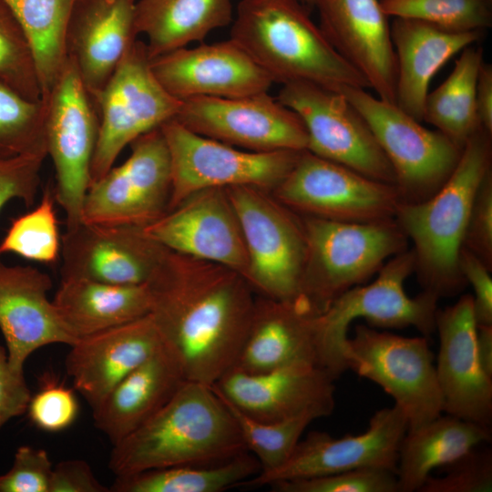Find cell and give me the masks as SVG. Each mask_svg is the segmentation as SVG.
<instances>
[{
    "instance_id": "1",
    "label": "cell",
    "mask_w": 492,
    "mask_h": 492,
    "mask_svg": "<svg viewBox=\"0 0 492 492\" xmlns=\"http://www.w3.org/2000/svg\"><path fill=\"white\" fill-rule=\"evenodd\" d=\"M147 284L162 343L188 381L212 386L235 364L256 292L227 266L169 250Z\"/></svg>"
},
{
    "instance_id": "2",
    "label": "cell",
    "mask_w": 492,
    "mask_h": 492,
    "mask_svg": "<svg viewBox=\"0 0 492 492\" xmlns=\"http://www.w3.org/2000/svg\"><path fill=\"white\" fill-rule=\"evenodd\" d=\"M118 476L189 465H214L246 452L236 422L212 386L186 381L131 434L112 445Z\"/></svg>"
},
{
    "instance_id": "3",
    "label": "cell",
    "mask_w": 492,
    "mask_h": 492,
    "mask_svg": "<svg viewBox=\"0 0 492 492\" xmlns=\"http://www.w3.org/2000/svg\"><path fill=\"white\" fill-rule=\"evenodd\" d=\"M491 136L480 128L435 194L423 201H401L396 210L395 220L413 243L414 272L423 289L439 299L456 295L466 284L459 254L477 190L492 169Z\"/></svg>"
},
{
    "instance_id": "4",
    "label": "cell",
    "mask_w": 492,
    "mask_h": 492,
    "mask_svg": "<svg viewBox=\"0 0 492 492\" xmlns=\"http://www.w3.org/2000/svg\"><path fill=\"white\" fill-rule=\"evenodd\" d=\"M231 38L273 83L306 82L335 91L343 87L370 88L299 0H241Z\"/></svg>"
},
{
    "instance_id": "5",
    "label": "cell",
    "mask_w": 492,
    "mask_h": 492,
    "mask_svg": "<svg viewBox=\"0 0 492 492\" xmlns=\"http://www.w3.org/2000/svg\"><path fill=\"white\" fill-rule=\"evenodd\" d=\"M301 217L306 257L300 299L317 314L407 250L408 239L395 219L343 222Z\"/></svg>"
},
{
    "instance_id": "6",
    "label": "cell",
    "mask_w": 492,
    "mask_h": 492,
    "mask_svg": "<svg viewBox=\"0 0 492 492\" xmlns=\"http://www.w3.org/2000/svg\"><path fill=\"white\" fill-rule=\"evenodd\" d=\"M415 271V258L405 250L390 258L368 284L357 285L336 298L316 315L320 366L336 379L347 370L344 352L351 323L364 319L382 329L414 327L427 337L436 331L439 298L421 292L405 293V282Z\"/></svg>"
},
{
    "instance_id": "7",
    "label": "cell",
    "mask_w": 492,
    "mask_h": 492,
    "mask_svg": "<svg viewBox=\"0 0 492 492\" xmlns=\"http://www.w3.org/2000/svg\"><path fill=\"white\" fill-rule=\"evenodd\" d=\"M226 190L244 239L247 282L259 295L298 300L306 257L302 217L270 191L248 186Z\"/></svg>"
},
{
    "instance_id": "8",
    "label": "cell",
    "mask_w": 492,
    "mask_h": 492,
    "mask_svg": "<svg viewBox=\"0 0 492 492\" xmlns=\"http://www.w3.org/2000/svg\"><path fill=\"white\" fill-rule=\"evenodd\" d=\"M93 102L99 126L90 184L114 166L133 140L175 118L181 105L156 78L146 44L138 38Z\"/></svg>"
},
{
    "instance_id": "9",
    "label": "cell",
    "mask_w": 492,
    "mask_h": 492,
    "mask_svg": "<svg viewBox=\"0 0 492 492\" xmlns=\"http://www.w3.org/2000/svg\"><path fill=\"white\" fill-rule=\"evenodd\" d=\"M344 359L347 370L375 383L392 396L406 416L407 432L443 413L427 337H405L358 324L353 337L347 338Z\"/></svg>"
},
{
    "instance_id": "10",
    "label": "cell",
    "mask_w": 492,
    "mask_h": 492,
    "mask_svg": "<svg viewBox=\"0 0 492 492\" xmlns=\"http://www.w3.org/2000/svg\"><path fill=\"white\" fill-rule=\"evenodd\" d=\"M160 129L171 165L169 210L204 189L248 186L272 192L291 171L302 152L242 149L199 135L174 118L165 122Z\"/></svg>"
},
{
    "instance_id": "11",
    "label": "cell",
    "mask_w": 492,
    "mask_h": 492,
    "mask_svg": "<svg viewBox=\"0 0 492 492\" xmlns=\"http://www.w3.org/2000/svg\"><path fill=\"white\" fill-rule=\"evenodd\" d=\"M365 88L343 93L363 116L392 165L402 200L423 201L435 194L455 169L462 149L438 130H430L396 105L374 97Z\"/></svg>"
},
{
    "instance_id": "12",
    "label": "cell",
    "mask_w": 492,
    "mask_h": 492,
    "mask_svg": "<svg viewBox=\"0 0 492 492\" xmlns=\"http://www.w3.org/2000/svg\"><path fill=\"white\" fill-rule=\"evenodd\" d=\"M272 194L300 216L343 222L395 219L403 201L396 185L373 179L308 150L300 153Z\"/></svg>"
},
{
    "instance_id": "13",
    "label": "cell",
    "mask_w": 492,
    "mask_h": 492,
    "mask_svg": "<svg viewBox=\"0 0 492 492\" xmlns=\"http://www.w3.org/2000/svg\"><path fill=\"white\" fill-rule=\"evenodd\" d=\"M46 102L45 133L52 159L56 203L67 216V228L81 221L90 168L98 136V114L71 59L67 62Z\"/></svg>"
},
{
    "instance_id": "14",
    "label": "cell",
    "mask_w": 492,
    "mask_h": 492,
    "mask_svg": "<svg viewBox=\"0 0 492 492\" xmlns=\"http://www.w3.org/2000/svg\"><path fill=\"white\" fill-rule=\"evenodd\" d=\"M128 158L91 183L81 221L146 227L169 210L171 165L160 128L133 140Z\"/></svg>"
},
{
    "instance_id": "15",
    "label": "cell",
    "mask_w": 492,
    "mask_h": 492,
    "mask_svg": "<svg viewBox=\"0 0 492 492\" xmlns=\"http://www.w3.org/2000/svg\"><path fill=\"white\" fill-rule=\"evenodd\" d=\"M278 100L302 121L307 149L368 178L395 184V175L369 125L340 91L306 82L282 85Z\"/></svg>"
},
{
    "instance_id": "16",
    "label": "cell",
    "mask_w": 492,
    "mask_h": 492,
    "mask_svg": "<svg viewBox=\"0 0 492 492\" xmlns=\"http://www.w3.org/2000/svg\"><path fill=\"white\" fill-rule=\"evenodd\" d=\"M174 119L199 135L246 150L307 149L299 116L268 92L190 98L181 101Z\"/></svg>"
},
{
    "instance_id": "17",
    "label": "cell",
    "mask_w": 492,
    "mask_h": 492,
    "mask_svg": "<svg viewBox=\"0 0 492 492\" xmlns=\"http://www.w3.org/2000/svg\"><path fill=\"white\" fill-rule=\"evenodd\" d=\"M408 430L405 413L396 405L376 411L362 434L333 437L313 431L300 440L279 467L259 472L240 487H253L334 474L357 468H383L396 474L398 450Z\"/></svg>"
},
{
    "instance_id": "18",
    "label": "cell",
    "mask_w": 492,
    "mask_h": 492,
    "mask_svg": "<svg viewBox=\"0 0 492 492\" xmlns=\"http://www.w3.org/2000/svg\"><path fill=\"white\" fill-rule=\"evenodd\" d=\"M167 251L142 227L80 221L61 238V280L144 284Z\"/></svg>"
},
{
    "instance_id": "19",
    "label": "cell",
    "mask_w": 492,
    "mask_h": 492,
    "mask_svg": "<svg viewBox=\"0 0 492 492\" xmlns=\"http://www.w3.org/2000/svg\"><path fill=\"white\" fill-rule=\"evenodd\" d=\"M143 229L169 251L227 266L246 279L248 255L226 189L195 191Z\"/></svg>"
},
{
    "instance_id": "20",
    "label": "cell",
    "mask_w": 492,
    "mask_h": 492,
    "mask_svg": "<svg viewBox=\"0 0 492 492\" xmlns=\"http://www.w3.org/2000/svg\"><path fill=\"white\" fill-rule=\"evenodd\" d=\"M336 378L311 364H297L247 374L230 369L212 388L248 416L261 422H277L314 413L330 415L335 406Z\"/></svg>"
},
{
    "instance_id": "21",
    "label": "cell",
    "mask_w": 492,
    "mask_h": 492,
    "mask_svg": "<svg viewBox=\"0 0 492 492\" xmlns=\"http://www.w3.org/2000/svg\"><path fill=\"white\" fill-rule=\"evenodd\" d=\"M165 90L184 101L194 97H236L268 92V74L231 38L181 47L150 59Z\"/></svg>"
},
{
    "instance_id": "22",
    "label": "cell",
    "mask_w": 492,
    "mask_h": 492,
    "mask_svg": "<svg viewBox=\"0 0 492 492\" xmlns=\"http://www.w3.org/2000/svg\"><path fill=\"white\" fill-rule=\"evenodd\" d=\"M439 352L436 365L443 412L486 427L492 422V378L477 352V323L471 294L436 313Z\"/></svg>"
},
{
    "instance_id": "23",
    "label": "cell",
    "mask_w": 492,
    "mask_h": 492,
    "mask_svg": "<svg viewBox=\"0 0 492 492\" xmlns=\"http://www.w3.org/2000/svg\"><path fill=\"white\" fill-rule=\"evenodd\" d=\"M320 27L378 97L396 104V59L380 0H320Z\"/></svg>"
},
{
    "instance_id": "24",
    "label": "cell",
    "mask_w": 492,
    "mask_h": 492,
    "mask_svg": "<svg viewBox=\"0 0 492 492\" xmlns=\"http://www.w3.org/2000/svg\"><path fill=\"white\" fill-rule=\"evenodd\" d=\"M52 280L31 266L8 265L0 257V330L8 363L24 373L28 357L53 343L73 344L77 340L60 319L47 292Z\"/></svg>"
},
{
    "instance_id": "25",
    "label": "cell",
    "mask_w": 492,
    "mask_h": 492,
    "mask_svg": "<svg viewBox=\"0 0 492 492\" xmlns=\"http://www.w3.org/2000/svg\"><path fill=\"white\" fill-rule=\"evenodd\" d=\"M162 345L150 314L77 339L65 366L74 388L93 411L132 370Z\"/></svg>"
},
{
    "instance_id": "26",
    "label": "cell",
    "mask_w": 492,
    "mask_h": 492,
    "mask_svg": "<svg viewBox=\"0 0 492 492\" xmlns=\"http://www.w3.org/2000/svg\"><path fill=\"white\" fill-rule=\"evenodd\" d=\"M316 315L301 299L280 301L257 296L232 368L260 374L297 364L321 367Z\"/></svg>"
},
{
    "instance_id": "27",
    "label": "cell",
    "mask_w": 492,
    "mask_h": 492,
    "mask_svg": "<svg viewBox=\"0 0 492 492\" xmlns=\"http://www.w3.org/2000/svg\"><path fill=\"white\" fill-rule=\"evenodd\" d=\"M137 0H75L67 29V55L94 100L138 38Z\"/></svg>"
},
{
    "instance_id": "28",
    "label": "cell",
    "mask_w": 492,
    "mask_h": 492,
    "mask_svg": "<svg viewBox=\"0 0 492 492\" xmlns=\"http://www.w3.org/2000/svg\"><path fill=\"white\" fill-rule=\"evenodd\" d=\"M396 59V106L423 120L425 97L435 74L456 54L472 46L484 31L454 32L409 18L390 26Z\"/></svg>"
},
{
    "instance_id": "29",
    "label": "cell",
    "mask_w": 492,
    "mask_h": 492,
    "mask_svg": "<svg viewBox=\"0 0 492 492\" xmlns=\"http://www.w3.org/2000/svg\"><path fill=\"white\" fill-rule=\"evenodd\" d=\"M188 381L162 345L126 375L92 411L96 427L114 445L159 411Z\"/></svg>"
},
{
    "instance_id": "30",
    "label": "cell",
    "mask_w": 492,
    "mask_h": 492,
    "mask_svg": "<svg viewBox=\"0 0 492 492\" xmlns=\"http://www.w3.org/2000/svg\"><path fill=\"white\" fill-rule=\"evenodd\" d=\"M52 302L76 340L142 318L151 309L147 283L118 285L84 279L61 280Z\"/></svg>"
},
{
    "instance_id": "31",
    "label": "cell",
    "mask_w": 492,
    "mask_h": 492,
    "mask_svg": "<svg viewBox=\"0 0 492 492\" xmlns=\"http://www.w3.org/2000/svg\"><path fill=\"white\" fill-rule=\"evenodd\" d=\"M233 17L231 0H137L135 29L151 59L202 41Z\"/></svg>"
},
{
    "instance_id": "32",
    "label": "cell",
    "mask_w": 492,
    "mask_h": 492,
    "mask_svg": "<svg viewBox=\"0 0 492 492\" xmlns=\"http://www.w3.org/2000/svg\"><path fill=\"white\" fill-rule=\"evenodd\" d=\"M491 428L447 415L406 432L398 450V492L418 491L434 469L489 443Z\"/></svg>"
},
{
    "instance_id": "33",
    "label": "cell",
    "mask_w": 492,
    "mask_h": 492,
    "mask_svg": "<svg viewBox=\"0 0 492 492\" xmlns=\"http://www.w3.org/2000/svg\"><path fill=\"white\" fill-rule=\"evenodd\" d=\"M482 64V48L473 45L466 47L447 78L428 92L425 100L423 120L460 149L481 128L477 115L476 87Z\"/></svg>"
},
{
    "instance_id": "34",
    "label": "cell",
    "mask_w": 492,
    "mask_h": 492,
    "mask_svg": "<svg viewBox=\"0 0 492 492\" xmlns=\"http://www.w3.org/2000/svg\"><path fill=\"white\" fill-rule=\"evenodd\" d=\"M261 471L249 451L214 465H189L149 469L118 476L110 492H221Z\"/></svg>"
},
{
    "instance_id": "35",
    "label": "cell",
    "mask_w": 492,
    "mask_h": 492,
    "mask_svg": "<svg viewBox=\"0 0 492 492\" xmlns=\"http://www.w3.org/2000/svg\"><path fill=\"white\" fill-rule=\"evenodd\" d=\"M30 44L42 97L67 59L66 36L75 0H5Z\"/></svg>"
},
{
    "instance_id": "36",
    "label": "cell",
    "mask_w": 492,
    "mask_h": 492,
    "mask_svg": "<svg viewBox=\"0 0 492 492\" xmlns=\"http://www.w3.org/2000/svg\"><path fill=\"white\" fill-rule=\"evenodd\" d=\"M45 99H29L0 78V158L47 157Z\"/></svg>"
},
{
    "instance_id": "37",
    "label": "cell",
    "mask_w": 492,
    "mask_h": 492,
    "mask_svg": "<svg viewBox=\"0 0 492 492\" xmlns=\"http://www.w3.org/2000/svg\"><path fill=\"white\" fill-rule=\"evenodd\" d=\"M216 394L232 415L247 451L259 461L260 472L271 471L284 464L307 426L319 418L314 413H305L286 420L261 422L248 416Z\"/></svg>"
},
{
    "instance_id": "38",
    "label": "cell",
    "mask_w": 492,
    "mask_h": 492,
    "mask_svg": "<svg viewBox=\"0 0 492 492\" xmlns=\"http://www.w3.org/2000/svg\"><path fill=\"white\" fill-rule=\"evenodd\" d=\"M54 190L46 185L38 205L13 220L0 242V257L15 253L27 260L54 263L60 256L61 239L55 210Z\"/></svg>"
},
{
    "instance_id": "39",
    "label": "cell",
    "mask_w": 492,
    "mask_h": 492,
    "mask_svg": "<svg viewBox=\"0 0 492 492\" xmlns=\"http://www.w3.org/2000/svg\"><path fill=\"white\" fill-rule=\"evenodd\" d=\"M390 17L419 20L454 32L485 31L492 25L486 0H380Z\"/></svg>"
},
{
    "instance_id": "40",
    "label": "cell",
    "mask_w": 492,
    "mask_h": 492,
    "mask_svg": "<svg viewBox=\"0 0 492 492\" xmlns=\"http://www.w3.org/2000/svg\"><path fill=\"white\" fill-rule=\"evenodd\" d=\"M0 78L24 97L42 99L30 44L5 0H0Z\"/></svg>"
},
{
    "instance_id": "41",
    "label": "cell",
    "mask_w": 492,
    "mask_h": 492,
    "mask_svg": "<svg viewBox=\"0 0 492 492\" xmlns=\"http://www.w3.org/2000/svg\"><path fill=\"white\" fill-rule=\"evenodd\" d=\"M275 492H398L396 474L383 468H357L272 484Z\"/></svg>"
},
{
    "instance_id": "42",
    "label": "cell",
    "mask_w": 492,
    "mask_h": 492,
    "mask_svg": "<svg viewBox=\"0 0 492 492\" xmlns=\"http://www.w3.org/2000/svg\"><path fill=\"white\" fill-rule=\"evenodd\" d=\"M444 473L429 476L418 492L492 491V451L477 446L439 467Z\"/></svg>"
},
{
    "instance_id": "43",
    "label": "cell",
    "mask_w": 492,
    "mask_h": 492,
    "mask_svg": "<svg viewBox=\"0 0 492 492\" xmlns=\"http://www.w3.org/2000/svg\"><path fill=\"white\" fill-rule=\"evenodd\" d=\"M79 405L73 390L54 381L31 395L26 413L38 429L56 433L68 428L77 419Z\"/></svg>"
},
{
    "instance_id": "44",
    "label": "cell",
    "mask_w": 492,
    "mask_h": 492,
    "mask_svg": "<svg viewBox=\"0 0 492 492\" xmlns=\"http://www.w3.org/2000/svg\"><path fill=\"white\" fill-rule=\"evenodd\" d=\"M52 469L46 450L21 446L11 468L0 475V492H49Z\"/></svg>"
},
{
    "instance_id": "45",
    "label": "cell",
    "mask_w": 492,
    "mask_h": 492,
    "mask_svg": "<svg viewBox=\"0 0 492 492\" xmlns=\"http://www.w3.org/2000/svg\"><path fill=\"white\" fill-rule=\"evenodd\" d=\"M46 158L38 155L0 158V210L15 199L28 207L35 202Z\"/></svg>"
},
{
    "instance_id": "46",
    "label": "cell",
    "mask_w": 492,
    "mask_h": 492,
    "mask_svg": "<svg viewBox=\"0 0 492 492\" xmlns=\"http://www.w3.org/2000/svg\"><path fill=\"white\" fill-rule=\"evenodd\" d=\"M463 248L492 270V169L482 179L468 216Z\"/></svg>"
},
{
    "instance_id": "47",
    "label": "cell",
    "mask_w": 492,
    "mask_h": 492,
    "mask_svg": "<svg viewBox=\"0 0 492 492\" xmlns=\"http://www.w3.org/2000/svg\"><path fill=\"white\" fill-rule=\"evenodd\" d=\"M458 264L466 282L474 290L472 298L477 325H492V270L465 248L461 249Z\"/></svg>"
},
{
    "instance_id": "48",
    "label": "cell",
    "mask_w": 492,
    "mask_h": 492,
    "mask_svg": "<svg viewBox=\"0 0 492 492\" xmlns=\"http://www.w3.org/2000/svg\"><path fill=\"white\" fill-rule=\"evenodd\" d=\"M31 395L24 373L11 368L6 348L0 344V428L26 413Z\"/></svg>"
},
{
    "instance_id": "49",
    "label": "cell",
    "mask_w": 492,
    "mask_h": 492,
    "mask_svg": "<svg viewBox=\"0 0 492 492\" xmlns=\"http://www.w3.org/2000/svg\"><path fill=\"white\" fill-rule=\"evenodd\" d=\"M49 492H110L81 459H68L53 466Z\"/></svg>"
},
{
    "instance_id": "50",
    "label": "cell",
    "mask_w": 492,
    "mask_h": 492,
    "mask_svg": "<svg viewBox=\"0 0 492 492\" xmlns=\"http://www.w3.org/2000/svg\"><path fill=\"white\" fill-rule=\"evenodd\" d=\"M476 107L481 128L492 135V66L485 62L477 77Z\"/></svg>"
},
{
    "instance_id": "51",
    "label": "cell",
    "mask_w": 492,
    "mask_h": 492,
    "mask_svg": "<svg viewBox=\"0 0 492 492\" xmlns=\"http://www.w3.org/2000/svg\"><path fill=\"white\" fill-rule=\"evenodd\" d=\"M477 352L481 367L492 378V325L477 326Z\"/></svg>"
},
{
    "instance_id": "52",
    "label": "cell",
    "mask_w": 492,
    "mask_h": 492,
    "mask_svg": "<svg viewBox=\"0 0 492 492\" xmlns=\"http://www.w3.org/2000/svg\"><path fill=\"white\" fill-rule=\"evenodd\" d=\"M304 5L316 6L320 0H299Z\"/></svg>"
},
{
    "instance_id": "53",
    "label": "cell",
    "mask_w": 492,
    "mask_h": 492,
    "mask_svg": "<svg viewBox=\"0 0 492 492\" xmlns=\"http://www.w3.org/2000/svg\"><path fill=\"white\" fill-rule=\"evenodd\" d=\"M486 1H487V2L489 3V4H491V3H492V0H486Z\"/></svg>"
}]
</instances>
